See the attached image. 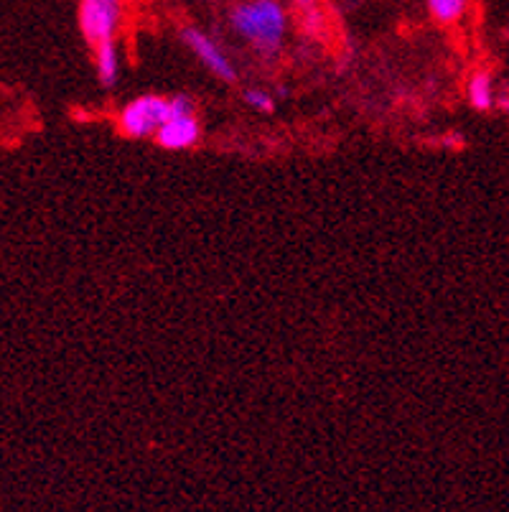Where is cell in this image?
<instances>
[{
    "label": "cell",
    "instance_id": "6da1fadb",
    "mask_svg": "<svg viewBox=\"0 0 509 512\" xmlns=\"http://www.w3.org/2000/svg\"><path fill=\"white\" fill-rule=\"evenodd\" d=\"M232 29L263 54L280 49L286 36L288 16L278 0H242L232 8Z\"/></svg>",
    "mask_w": 509,
    "mask_h": 512
},
{
    "label": "cell",
    "instance_id": "7a4b0ae2",
    "mask_svg": "<svg viewBox=\"0 0 509 512\" xmlns=\"http://www.w3.org/2000/svg\"><path fill=\"white\" fill-rule=\"evenodd\" d=\"M194 110L196 105L189 95L171 97V113L153 136L158 146L166 151H184V148L196 146V141L202 138V125Z\"/></svg>",
    "mask_w": 509,
    "mask_h": 512
},
{
    "label": "cell",
    "instance_id": "3957f363",
    "mask_svg": "<svg viewBox=\"0 0 509 512\" xmlns=\"http://www.w3.org/2000/svg\"><path fill=\"white\" fill-rule=\"evenodd\" d=\"M123 21V0H79V29L92 49L115 41Z\"/></svg>",
    "mask_w": 509,
    "mask_h": 512
},
{
    "label": "cell",
    "instance_id": "277c9868",
    "mask_svg": "<svg viewBox=\"0 0 509 512\" xmlns=\"http://www.w3.org/2000/svg\"><path fill=\"white\" fill-rule=\"evenodd\" d=\"M171 113V97L143 95L120 110V130L128 138H151Z\"/></svg>",
    "mask_w": 509,
    "mask_h": 512
},
{
    "label": "cell",
    "instance_id": "5b68a950",
    "mask_svg": "<svg viewBox=\"0 0 509 512\" xmlns=\"http://www.w3.org/2000/svg\"><path fill=\"white\" fill-rule=\"evenodd\" d=\"M181 39H184V44L194 51L196 59H199V62H202L214 77L224 79V82H235L237 79L235 67H232L230 57L224 54L222 46H219L217 41L209 39V36L199 29H184Z\"/></svg>",
    "mask_w": 509,
    "mask_h": 512
},
{
    "label": "cell",
    "instance_id": "8992f818",
    "mask_svg": "<svg viewBox=\"0 0 509 512\" xmlns=\"http://www.w3.org/2000/svg\"><path fill=\"white\" fill-rule=\"evenodd\" d=\"M92 51H95V69H97V77H100L102 87H112L120 77L118 46H115V41H110V44H102Z\"/></svg>",
    "mask_w": 509,
    "mask_h": 512
},
{
    "label": "cell",
    "instance_id": "52a82bcc",
    "mask_svg": "<svg viewBox=\"0 0 509 512\" xmlns=\"http://www.w3.org/2000/svg\"><path fill=\"white\" fill-rule=\"evenodd\" d=\"M469 102L474 110L487 113L494 107V82L487 72H476L469 82Z\"/></svg>",
    "mask_w": 509,
    "mask_h": 512
},
{
    "label": "cell",
    "instance_id": "ba28073f",
    "mask_svg": "<svg viewBox=\"0 0 509 512\" xmlns=\"http://www.w3.org/2000/svg\"><path fill=\"white\" fill-rule=\"evenodd\" d=\"M469 0H428V11L436 21L454 23L464 16Z\"/></svg>",
    "mask_w": 509,
    "mask_h": 512
},
{
    "label": "cell",
    "instance_id": "9c48e42d",
    "mask_svg": "<svg viewBox=\"0 0 509 512\" xmlns=\"http://www.w3.org/2000/svg\"><path fill=\"white\" fill-rule=\"evenodd\" d=\"M245 102L252 107V110H258V113H273L275 110L273 97H270L265 90H258V87L245 90Z\"/></svg>",
    "mask_w": 509,
    "mask_h": 512
},
{
    "label": "cell",
    "instance_id": "30bf717a",
    "mask_svg": "<svg viewBox=\"0 0 509 512\" xmlns=\"http://www.w3.org/2000/svg\"><path fill=\"white\" fill-rule=\"evenodd\" d=\"M301 26L308 36H319L321 29H324V16H321L319 8L301 13Z\"/></svg>",
    "mask_w": 509,
    "mask_h": 512
},
{
    "label": "cell",
    "instance_id": "8fae6325",
    "mask_svg": "<svg viewBox=\"0 0 509 512\" xmlns=\"http://www.w3.org/2000/svg\"><path fill=\"white\" fill-rule=\"evenodd\" d=\"M298 8V13H306L311 11V8H319V0H293Z\"/></svg>",
    "mask_w": 509,
    "mask_h": 512
},
{
    "label": "cell",
    "instance_id": "7c38bea8",
    "mask_svg": "<svg viewBox=\"0 0 509 512\" xmlns=\"http://www.w3.org/2000/svg\"><path fill=\"white\" fill-rule=\"evenodd\" d=\"M443 143H446V146H451V148H459L464 141H459V138H446Z\"/></svg>",
    "mask_w": 509,
    "mask_h": 512
}]
</instances>
